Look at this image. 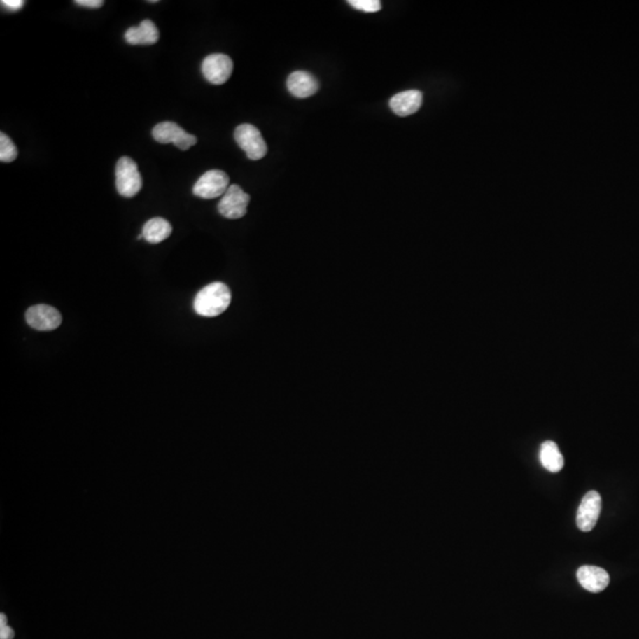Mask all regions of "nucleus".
<instances>
[{"instance_id": "2eb2a0df", "label": "nucleus", "mask_w": 639, "mask_h": 639, "mask_svg": "<svg viewBox=\"0 0 639 639\" xmlns=\"http://www.w3.org/2000/svg\"><path fill=\"white\" fill-rule=\"evenodd\" d=\"M539 457L542 467L549 472H559L565 464L563 456L561 455L558 445L552 440L542 443L541 449H540Z\"/></svg>"}, {"instance_id": "ddd939ff", "label": "nucleus", "mask_w": 639, "mask_h": 639, "mask_svg": "<svg viewBox=\"0 0 639 639\" xmlns=\"http://www.w3.org/2000/svg\"><path fill=\"white\" fill-rule=\"evenodd\" d=\"M125 39L130 45H153L159 41V30L152 20H146L139 27H129Z\"/></svg>"}, {"instance_id": "f8f14e48", "label": "nucleus", "mask_w": 639, "mask_h": 639, "mask_svg": "<svg viewBox=\"0 0 639 639\" xmlns=\"http://www.w3.org/2000/svg\"><path fill=\"white\" fill-rule=\"evenodd\" d=\"M423 104V94L419 90L399 92L390 100V108L398 116L412 115Z\"/></svg>"}, {"instance_id": "39448f33", "label": "nucleus", "mask_w": 639, "mask_h": 639, "mask_svg": "<svg viewBox=\"0 0 639 639\" xmlns=\"http://www.w3.org/2000/svg\"><path fill=\"white\" fill-rule=\"evenodd\" d=\"M152 135L159 143H173L181 150H190L197 143L195 135L188 134L179 125L171 121L157 125L152 130Z\"/></svg>"}, {"instance_id": "423d86ee", "label": "nucleus", "mask_w": 639, "mask_h": 639, "mask_svg": "<svg viewBox=\"0 0 639 639\" xmlns=\"http://www.w3.org/2000/svg\"><path fill=\"white\" fill-rule=\"evenodd\" d=\"M250 195L238 185H230L218 204L219 213L227 219L243 218L246 215Z\"/></svg>"}, {"instance_id": "7ed1b4c3", "label": "nucleus", "mask_w": 639, "mask_h": 639, "mask_svg": "<svg viewBox=\"0 0 639 639\" xmlns=\"http://www.w3.org/2000/svg\"><path fill=\"white\" fill-rule=\"evenodd\" d=\"M234 140L250 160H260L268 152V146L260 130L253 125H241L234 130Z\"/></svg>"}, {"instance_id": "6ab92c4d", "label": "nucleus", "mask_w": 639, "mask_h": 639, "mask_svg": "<svg viewBox=\"0 0 639 639\" xmlns=\"http://www.w3.org/2000/svg\"><path fill=\"white\" fill-rule=\"evenodd\" d=\"M3 8H6L10 12L20 11V8L24 6L23 0H3L1 1Z\"/></svg>"}, {"instance_id": "6e6552de", "label": "nucleus", "mask_w": 639, "mask_h": 639, "mask_svg": "<svg viewBox=\"0 0 639 639\" xmlns=\"http://www.w3.org/2000/svg\"><path fill=\"white\" fill-rule=\"evenodd\" d=\"M27 325L39 332L57 330L62 323V315L54 307L37 304L30 307L25 314Z\"/></svg>"}, {"instance_id": "f257e3e1", "label": "nucleus", "mask_w": 639, "mask_h": 639, "mask_svg": "<svg viewBox=\"0 0 639 639\" xmlns=\"http://www.w3.org/2000/svg\"><path fill=\"white\" fill-rule=\"evenodd\" d=\"M231 303L230 289L222 282H213L203 288L193 301L197 314L204 318H216L223 314Z\"/></svg>"}, {"instance_id": "a211bd4d", "label": "nucleus", "mask_w": 639, "mask_h": 639, "mask_svg": "<svg viewBox=\"0 0 639 639\" xmlns=\"http://www.w3.org/2000/svg\"><path fill=\"white\" fill-rule=\"evenodd\" d=\"M15 637V631L6 625V616L4 613L0 615V639H12Z\"/></svg>"}, {"instance_id": "9d476101", "label": "nucleus", "mask_w": 639, "mask_h": 639, "mask_svg": "<svg viewBox=\"0 0 639 639\" xmlns=\"http://www.w3.org/2000/svg\"><path fill=\"white\" fill-rule=\"evenodd\" d=\"M580 585L592 594H599L610 584V575L606 570L598 566H582L577 572Z\"/></svg>"}, {"instance_id": "f03ea898", "label": "nucleus", "mask_w": 639, "mask_h": 639, "mask_svg": "<svg viewBox=\"0 0 639 639\" xmlns=\"http://www.w3.org/2000/svg\"><path fill=\"white\" fill-rule=\"evenodd\" d=\"M116 190L119 195L132 198L138 195L142 188L141 174L138 165L129 157H122L116 164Z\"/></svg>"}, {"instance_id": "9b49d317", "label": "nucleus", "mask_w": 639, "mask_h": 639, "mask_svg": "<svg viewBox=\"0 0 639 639\" xmlns=\"http://www.w3.org/2000/svg\"><path fill=\"white\" fill-rule=\"evenodd\" d=\"M288 90L297 99H307L316 94L318 82L311 73L307 71H294L288 77Z\"/></svg>"}, {"instance_id": "aec40b11", "label": "nucleus", "mask_w": 639, "mask_h": 639, "mask_svg": "<svg viewBox=\"0 0 639 639\" xmlns=\"http://www.w3.org/2000/svg\"><path fill=\"white\" fill-rule=\"evenodd\" d=\"M75 4L82 8H99L104 4V0H76Z\"/></svg>"}, {"instance_id": "20e7f679", "label": "nucleus", "mask_w": 639, "mask_h": 639, "mask_svg": "<svg viewBox=\"0 0 639 639\" xmlns=\"http://www.w3.org/2000/svg\"><path fill=\"white\" fill-rule=\"evenodd\" d=\"M229 176L219 169H211L204 173L193 186V193L203 199H213L225 195L230 188Z\"/></svg>"}, {"instance_id": "dca6fc26", "label": "nucleus", "mask_w": 639, "mask_h": 639, "mask_svg": "<svg viewBox=\"0 0 639 639\" xmlns=\"http://www.w3.org/2000/svg\"><path fill=\"white\" fill-rule=\"evenodd\" d=\"M18 157V150L11 139L5 133H0V161L12 162Z\"/></svg>"}, {"instance_id": "0eeeda50", "label": "nucleus", "mask_w": 639, "mask_h": 639, "mask_svg": "<svg viewBox=\"0 0 639 639\" xmlns=\"http://www.w3.org/2000/svg\"><path fill=\"white\" fill-rule=\"evenodd\" d=\"M202 71L204 77L212 85H224L232 75L234 62L226 55H209L203 61Z\"/></svg>"}, {"instance_id": "f3484780", "label": "nucleus", "mask_w": 639, "mask_h": 639, "mask_svg": "<svg viewBox=\"0 0 639 639\" xmlns=\"http://www.w3.org/2000/svg\"><path fill=\"white\" fill-rule=\"evenodd\" d=\"M349 4L356 10L367 13H375L381 10L379 0H349Z\"/></svg>"}, {"instance_id": "1a4fd4ad", "label": "nucleus", "mask_w": 639, "mask_h": 639, "mask_svg": "<svg viewBox=\"0 0 639 639\" xmlns=\"http://www.w3.org/2000/svg\"><path fill=\"white\" fill-rule=\"evenodd\" d=\"M601 498L596 490L586 493L579 505L577 526L582 532H589L596 527L601 515Z\"/></svg>"}, {"instance_id": "4468645a", "label": "nucleus", "mask_w": 639, "mask_h": 639, "mask_svg": "<svg viewBox=\"0 0 639 639\" xmlns=\"http://www.w3.org/2000/svg\"><path fill=\"white\" fill-rule=\"evenodd\" d=\"M171 234H172V226L166 219L160 218V217L150 219L142 229L143 239L150 244H157V243L166 241Z\"/></svg>"}]
</instances>
